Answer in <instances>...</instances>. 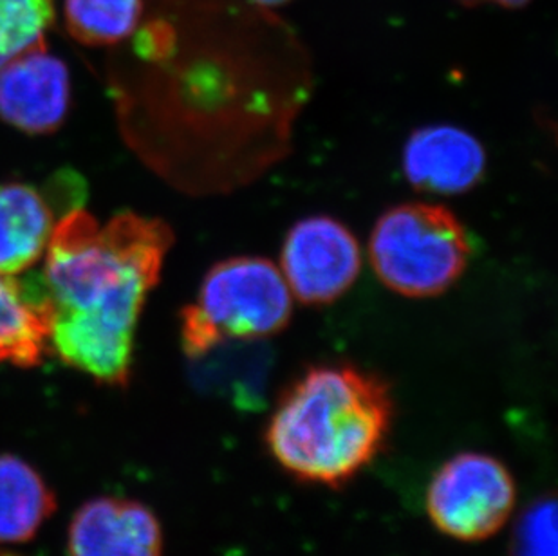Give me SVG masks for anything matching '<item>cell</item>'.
Masks as SVG:
<instances>
[{
    "instance_id": "12",
    "label": "cell",
    "mask_w": 558,
    "mask_h": 556,
    "mask_svg": "<svg viewBox=\"0 0 558 556\" xmlns=\"http://www.w3.org/2000/svg\"><path fill=\"white\" fill-rule=\"evenodd\" d=\"M48 307L22 278L0 275V363L33 367L48 349Z\"/></svg>"
},
{
    "instance_id": "1",
    "label": "cell",
    "mask_w": 558,
    "mask_h": 556,
    "mask_svg": "<svg viewBox=\"0 0 558 556\" xmlns=\"http://www.w3.org/2000/svg\"><path fill=\"white\" fill-rule=\"evenodd\" d=\"M172 241L163 221L131 211L106 226L82 208L57 221L32 278L48 307V347L65 365L126 385L137 321Z\"/></svg>"
},
{
    "instance_id": "6",
    "label": "cell",
    "mask_w": 558,
    "mask_h": 556,
    "mask_svg": "<svg viewBox=\"0 0 558 556\" xmlns=\"http://www.w3.org/2000/svg\"><path fill=\"white\" fill-rule=\"evenodd\" d=\"M360 266L359 241L331 217H307L286 237L282 277L302 304L326 305L340 299L359 278Z\"/></svg>"
},
{
    "instance_id": "18",
    "label": "cell",
    "mask_w": 558,
    "mask_h": 556,
    "mask_svg": "<svg viewBox=\"0 0 558 556\" xmlns=\"http://www.w3.org/2000/svg\"><path fill=\"white\" fill-rule=\"evenodd\" d=\"M459 2H463V4H477V2H483V0H459Z\"/></svg>"
},
{
    "instance_id": "9",
    "label": "cell",
    "mask_w": 558,
    "mask_h": 556,
    "mask_svg": "<svg viewBox=\"0 0 558 556\" xmlns=\"http://www.w3.org/2000/svg\"><path fill=\"white\" fill-rule=\"evenodd\" d=\"M485 148L472 134L452 125L420 129L407 142L403 170L412 186L433 194L469 192L485 173Z\"/></svg>"
},
{
    "instance_id": "10",
    "label": "cell",
    "mask_w": 558,
    "mask_h": 556,
    "mask_svg": "<svg viewBox=\"0 0 558 556\" xmlns=\"http://www.w3.org/2000/svg\"><path fill=\"white\" fill-rule=\"evenodd\" d=\"M59 210L49 189L0 184V275L24 274L44 257Z\"/></svg>"
},
{
    "instance_id": "16",
    "label": "cell",
    "mask_w": 558,
    "mask_h": 556,
    "mask_svg": "<svg viewBox=\"0 0 558 556\" xmlns=\"http://www.w3.org/2000/svg\"><path fill=\"white\" fill-rule=\"evenodd\" d=\"M492 2H497V4L505 5V8H521V5L527 4L530 0H492Z\"/></svg>"
},
{
    "instance_id": "8",
    "label": "cell",
    "mask_w": 558,
    "mask_h": 556,
    "mask_svg": "<svg viewBox=\"0 0 558 556\" xmlns=\"http://www.w3.org/2000/svg\"><path fill=\"white\" fill-rule=\"evenodd\" d=\"M163 528L140 500L96 497L69 525V556H163Z\"/></svg>"
},
{
    "instance_id": "14",
    "label": "cell",
    "mask_w": 558,
    "mask_h": 556,
    "mask_svg": "<svg viewBox=\"0 0 558 556\" xmlns=\"http://www.w3.org/2000/svg\"><path fill=\"white\" fill-rule=\"evenodd\" d=\"M54 0H0V68L46 43Z\"/></svg>"
},
{
    "instance_id": "13",
    "label": "cell",
    "mask_w": 558,
    "mask_h": 556,
    "mask_svg": "<svg viewBox=\"0 0 558 556\" xmlns=\"http://www.w3.org/2000/svg\"><path fill=\"white\" fill-rule=\"evenodd\" d=\"M65 24L85 46H114L136 32L143 0H63Z\"/></svg>"
},
{
    "instance_id": "7",
    "label": "cell",
    "mask_w": 558,
    "mask_h": 556,
    "mask_svg": "<svg viewBox=\"0 0 558 556\" xmlns=\"http://www.w3.org/2000/svg\"><path fill=\"white\" fill-rule=\"evenodd\" d=\"M68 65L46 51L29 49L0 68V118L27 134H49L69 109Z\"/></svg>"
},
{
    "instance_id": "15",
    "label": "cell",
    "mask_w": 558,
    "mask_h": 556,
    "mask_svg": "<svg viewBox=\"0 0 558 556\" xmlns=\"http://www.w3.org/2000/svg\"><path fill=\"white\" fill-rule=\"evenodd\" d=\"M510 556H557V503L538 497L517 519Z\"/></svg>"
},
{
    "instance_id": "17",
    "label": "cell",
    "mask_w": 558,
    "mask_h": 556,
    "mask_svg": "<svg viewBox=\"0 0 558 556\" xmlns=\"http://www.w3.org/2000/svg\"><path fill=\"white\" fill-rule=\"evenodd\" d=\"M255 2H258V4L263 5H279L286 4V2H290V0H255Z\"/></svg>"
},
{
    "instance_id": "5",
    "label": "cell",
    "mask_w": 558,
    "mask_h": 556,
    "mask_svg": "<svg viewBox=\"0 0 558 556\" xmlns=\"http://www.w3.org/2000/svg\"><path fill=\"white\" fill-rule=\"evenodd\" d=\"M517 483L499 457L459 451L442 462L428 483L425 508L441 535L464 544L496 536L513 517Z\"/></svg>"
},
{
    "instance_id": "2",
    "label": "cell",
    "mask_w": 558,
    "mask_h": 556,
    "mask_svg": "<svg viewBox=\"0 0 558 556\" xmlns=\"http://www.w3.org/2000/svg\"><path fill=\"white\" fill-rule=\"evenodd\" d=\"M392 423L384 379L351 365H316L282 392L264 443L296 483L340 489L378 459Z\"/></svg>"
},
{
    "instance_id": "11",
    "label": "cell",
    "mask_w": 558,
    "mask_h": 556,
    "mask_svg": "<svg viewBox=\"0 0 558 556\" xmlns=\"http://www.w3.org/2000/svg\"><path fill=\"white\" fill-rule=\"evenodd\" d=\"M57 499L43 475L24 459L0 456V544L32 541L54 513Z\"/></svg>"
},
{
    "instance_id": "3",
    "label": "cell",
    "mask_w": 558,
    "mask_h": 556,
    "mask_svg": "<svg viewBox=\"0 0 558 556\" xmlns=\"http://www.w3.org/2000/svg\"><path fill=\"white\" fill-rule=\"evenodd\" d=\"M290 318L291 291L274 263L228 258L206 274L197 302L181 313L183 351L197 360L225 341H260Z\"/></svg>"
},
{
    "instance_id": "4",
    "label": "cell",
    "mask_w": 558,
    "mask_h": 556,
    "mask_svg": "<svg viewBox=\"0 0 558 556\" xmlns=\"http://www.w3.org/2000/svg\"><path fill=\"white\" fill-rule=\"evenodd\" d=\"M371 263L379 280L396 293L430 299L458 282L470 261L463 225L442 206L390 208L374 226Z\"/></svg>"
}]
</instances>
